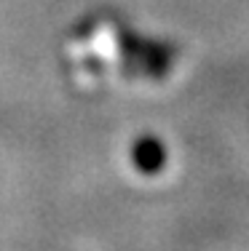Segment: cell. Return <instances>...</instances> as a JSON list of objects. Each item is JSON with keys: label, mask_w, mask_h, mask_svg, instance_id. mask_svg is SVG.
<instances>
[{"label": "cell", "mask_w": 249, "mask_h": 251, "mask_svg": "<svg viewBox=\"0 0 249 251\" xmlns=\"http://www.w3.org/2000/svg\"><path fill=\"white\" fill-rule=\"evenodd\" d=\"M134 163H137L142 171L161 169V163H164V147L158 145L156 139H142L139 145L134 147Z\"/></svg>", "instance_id": "obj_1"}]
</instances>
